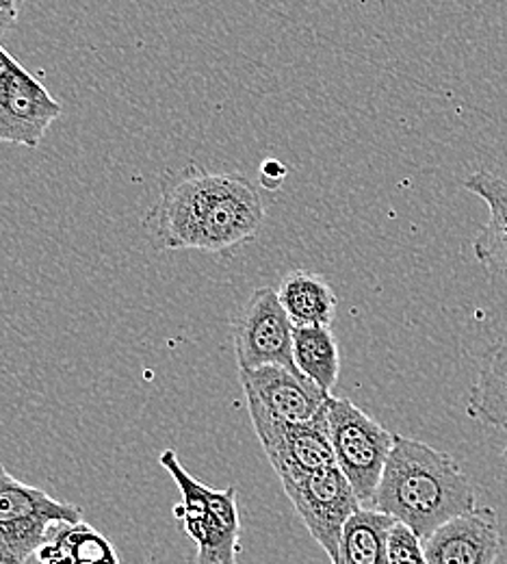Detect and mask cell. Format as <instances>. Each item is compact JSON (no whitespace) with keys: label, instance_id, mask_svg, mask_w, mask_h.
<instances>
[{"label":"cell","instance_id":"cell-1","mask_svg":"<svg viewBox=\"0 0 507 564\" xmlns=\"http://www.w3.org/2000/svg\"><path fill=\"white\" fill-rule=\"evenodd\" d=\"M371 508L390 514L423 541L447 521L475 510L477 499L453 456L395 434Z\"/></svg>","mask_w":507,"mask_h":564},{"label":"cell","instance_id":"cell-2","mask_svg":"<svg viewBox=\"0 0 507 564\" xmlns=\"http://www.w3.org/2000/svg\"><path fill=\"white\" fill-rule=\"evenodd\" d=\"M158 463L174 478L183 495L174 514L185 523L187 536L198 547L189 564H236L241 552L236 489L228 487L225 491H216L198 482L180 465L174 449H165Z\"/></svg>","mask_w":507,"mask_h":564},{"label":"cell","instance_id":"cell-3","mask_svg":"<svg viewBox=\"0 0 507 564\" xmlns=\"http://www.w3.org/2000/svg\"><path fill=\"white\" fill-rule=\"evenodd\" d=\"M232 174L207 172L185 165L161 181V194L147 215V228L156 250H198L205 219Z\"/></svg>","mask_w":507,"mask_h":564},{"label":"cell","instance_id":"cell-4","mask_svg":"<svg viewBox=\"0 0 507 564\" xmlns=\"http://www.w3.org/2000/svg\"><path fill=\"white\" fill-rule=\"evenodd\" d=\"M62 523H80V508L24 485L0 465V564H26Z\"/></svg>","mask_w":507,"mask_h":564},{"label":"cell","instance_id":"cell-5","mask_svg":"<svg viewBox=\"0 0 507 564\" xmlns=\"http://www.w3.org/2000/svg\"><path fill=\"white\" fill-rule=\"evenodd\" d=\"M323 420L337 467L345 474L364 508H371L395 445V434L368 417L352 400L343 398H328Z\"/></svg>","mask_w":507,"mask_h":564},{"label":"cell","instance_id":"cell-6","mask_svg":"<svg viewBox=\"0 0 507 564\" xmlns=\"http://www.w3.org/2000/svg\"><path fill=\"white\" fill-rule=\"evenodd\" d=\"M245 400L256 436L283 485L328 467H337L323 409L312 422H287L272 415L256 400Z\"/></svg>","mask_w":507,"mask_h":564},{"label":"cell","instance_id":"cell-7","mask_svg":"<svg viewBox=\"0 0 507 564\" xmlns=\"http://www.w3.org/2000/svg\"><path fill=\"white\" fill-rule=\"evenodd\" d=\"M283 487L310 536L328 554L330 563H337L343 528L364 508L345 474L339 467H328Z\"/></svg>","mask_w":507,"mask_h":564},{"label":"cell","instance_id":"cell-8","mask_svg":"<svg viewBox=\"0 0 507 564\" xmlns=\"http://www.w3.org/2000/svg\"><path fill=\"white\" fill-rule=\"evenodd\" d=\"M295 326L274 286L256 289L234 324V352L239 369L280 365L297 371L293 358Z\"/></svg>","mask_w":507,"mask_h":564},{"label":"cell","instance_id":"cell-9","mask_svg":"<svg viewBox=\"0 0 507 564\" xmlns=\"http://www.w3.org/2000/svg\"><path fill=\"white\" fill-rule=\"evenodd\" d=\"M502 545L499 519L493 508L464 512L423 539L430 564H497Z\"/></svg>","mask_w":507,"mask_h":564},{"label":"cell","instance_id":"cell-10","mask_svg":"<svg viewBox=\"0 0 507 564\" xmlns=\"http://www.w3.org/2000/svg\"><path fill=\"white\" fill-rule=\"evenodd\" d=\"M239 380L245 398L287 422H312L330 398L306 376L280 365L239 369Z\"/></svg>","mask_w":507,"mask_h":564},{"label":"cell","instance_id":"cell-11","mask_svg":"<svg viewBox=\"0 0 507 564\" xmlns=\"http://www.w3.org/2000/svg\"><path fill=\"white\" fill-rule=\"evenodd\" d=\"M464 187L484 200L491 213L473 239V254L488 272L507 276V183L491 172H475Z\"/></svg>","mask_w":507,"mask_h":564},{"label":"cell","instance_id":"cell-12","mask_svg":"<svg viewBox=\"0 0 507 564\" xmlns=\"http://www.w3.org/2000/svg\"><path fill=\"white\" fill-rule=\"evenodd\" d=\"M276 291L295 328L332 326L339 300L323 276L306 270H293Z\"/></svg>","mask_w":507,"mask_h":564},{"label":"cell","instance_id":"cell-13","mask_svg":"<svg viewBox=\"0 0 507 564\" xmlns=\"http://www.w3.org/2000/svg\"><path fill=\"white\" fill-rule=\"evenodd\" d=\"M0 102L11 111V116H15L22 124L42 138L64 113L62 105L46 91V87L20 64L0 85Z\"/></svg>","mask_w":507,"mask_h":564},{"label":"cell","instance_id":"cell-14","mask_svg":"<svg viewBox=\"0 0 507 564\" xmlns=\"http://www.w3.org/2000/svg\"><path fill=\"white\" fill-rule=\"evenodd\" d=\"M469 415L507 430V337L491 346L469 398Z\"/></svg>","mask_w":507,"mask_h":564},{"label":"cell","instance_id":"cell-15","mask_svg":"<svg viewBox=\"0 0 507 564\" xmlns=\"http://www.w3.org/2000/svg\"><path fill=\"white\" fill-rule=\"evenodd\" d=\"M293 358L301 376L330 393L339 380L341 352L332 328L304 326L293 333Z\"/></svg>","mask_w":507,"mask_h":564},{"label":"cell","instance_id":"cell-16","mask_svg":"<svg viewBox=\"0 0 507 564\" xmlns=\"http://www.w3.org/2000/svg\"><path fill=\"white\" fill-rule=\"evenodd\" d=\"M397 521L373 508H361L343 528L334 564H386L388 536Z\"/></svg>","mask_w":507,"mask_h":564},{"label":"cell","instance_id":"cell-17","mask_svg":"<svg viewBox=\"0 0 507 564\" xmlns=\"http://www.w3.org/2000/svg\"><path fill=\"white\" fill-rule=\"evenodd\" d=\"M386 564H430L423 552V541L404 523H395L388 536Z\"/></svg>","mask_w":507,"mask_h":564},{"label":"cell","instance_id":"cell-18","mask_svg":"<svg viewBox=\"0 0 507 564\" xmlns=\"http://www.w3.org/2000/svg\"><path fill=\"white\" fill-rule=\"evenodd\" d=\"M0 141L4 143H18L26 148H37L42 135H37L33 129L22 124L11 111L0 102Z\"/></svg>","mask_w":507,"mask_h":564},{"label":"cell","instance_id":"cell-19","mask_svg":"<svg viewBox=\"0 0 507 564\" xmlns=\"http://www.w3.org/2000/svg\"><path fill=\"white\" fill-rule=\"evenodd\" d=\"M261 178H263L265 187H269V189L280 187V183L287 178V167H285V163H280V161H276V159L263 161V165H261Z\"/></svg>","mask_w":507,"mask_h":564},{"label":"cell","instance_id":"cell-20","mask_svg":"<svg viewBox=\"0 0 507 564\" xmlns=\"http://www.w3.org/2000/svg\"><path fill=\"white\" fill-rule=\"evenodd\" d=\"M15 66H18V62H15V59H13V57H11V55L0 46V85L4 83V78L13 72Z\"/></svg>","mask_w":507,"mask_h":564},{"label":"cell","instance_id":"cell-21","mask_svg":"<svg viewBox=\"0 0 507 564\" xmlns=\"http://www.w3.org/2000/svg\"><path fill=\"white\" fill-rule=\"evenodd\" d=\"M18 22V15L15 13H9L4 9H0V37H4L9 33V29Z\"/></svg>","mask_w":507,"mask_h":564},{"label":"cell","instance_id":"cell-22","mask_svg":"<svg viewBox=\"0 0 507 564\" xmlns=\"http://www.w3.org/2000/svg\"><path fill=\"white\" fill-rule=\"evenodd\" d=\"M0 9H4V11H9V13H15V15H18V11H20V0H0Z\"/></svg>","mask_w":507,"mask_h":564},{"label":"cell","instance_id":"cell-23","mask_svg":"<svg viewBox=\"0 0 507 564\" xmlns=\"http://www.w3.org/2000/svg\"><path fill=\"white\" fill-rule=\"evenodd\" d=\"M504 460H506V465H507V445H506V449H504Z\"/></svg>","mask_w":507,"mask_h":564}]
</instances>
